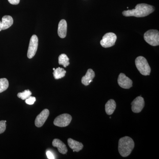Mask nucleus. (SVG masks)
<instances>
[{
  "label": "nucleus",
  "mask_w": 159,
  "mask_h": 159,
  "mask_svg": "<svg viewBox=\"0 0 159 159\" xmlns=\"http://www.w3.org/2000/svg\"><path fill=\"white\" fill-rule=\"evenodd\" d=\"M13 23V20L11 16L9 15H6L3 16L1 22L0 29L2 30H6L9 29Z\"/></svg>",
  "instance_id": "ddd939ff"
},
{
  "label": "nucleus",
  "mask_w": 159,
  "mask_h": 159,
  "mask_svg": "<svg viewBox=\"0 0 159 159\" xmlns=\"http://www.w3.org/2000/svg\"><path fill=\"white\" fill-rule=\"evenodd\" d=\"M0 27H1V21H0Z\"/></svg>",
  "instance_id": "a878e982"
},
{
  "label": "nucleus",
  "mask_w": 159,
  "mask_h": 159,
  "mask_svg": "<svg viewBox=\"0 0 159 159\" xmlns=\"http://www.w3.org/2000/svg\"><path fill=\"white\" fill-rule=\"evenodd\" d=\"M67 30V24L65 20H61L58 24V36L61 38H65L66 36Z\"/></svg>",
  "instance_id": "9b49d317"
},
{
  "label": "nucleus",
  "mask_w": 159,
  "mask_h": 159,
  "mask_svg": "<svg viewBox=\"0 0 159 159\" xmlns=\"http://www.w3.org/2000/svg\"><path fill=\"white\" fill-rule=\"evenodd\" d=\"M135 65L138 70L142 75L148 76L150 75L151 68L146 58L142 56H139L135 59Z\"/></svg>",
  "instance_id": "7ed1b4c3"
},
{
  "label": "nucleus",
  "mask_w": 159,
  "mask_h": 159,
  "mask_svg": "<svg viewBox=\"0 0 159 159\" xmlns=\"http://www.w3.org/2000/svg\"><path fill=\"white\" fill-rule=\"evenodd\" d=\"M67 142L69 147L73 149L74 152H78L83 148V145L81 142H77L72 139H68Z\"/></svg>",
  "instance_id": "2eb2a0df"
},
{
  "label": "nucleus",
  "mask_w": 159,
  "mask_h": 159,
  "mask_svg": "<svg viewBox=\"0 0 159 159\" xmlns=\"http://www.w3.org/2000/svg\"><path fill=\"white\" fill-rule=\"evenodd\" d=\"M116 107V104L114 99H111L109 100L106 103L105 111L107 114L111 115L113 113Z\"/></svg>",
  "instance_id": "dca6fc26"
},
{
  "label": "nucleus",
  "mask_w": 159,
  "mask_h": 159,
  "mask_svg": "<svg viewBox=\"0 0 159 159\" xmlns=\"http://www.w3.org/2000/svg\"><path fill=\"white\" fill-rule=\"evenodd\" d=\"M69 60L70 59L66 54H61L58 57V63L60 65L63 66L65 68L66 67L70 65Z\"/></svg>",
  "instance_id": "a211bd4d"
},
{
  "label": "nucleus",
  "mask_w": 159,
  "mask_h": 159,
  "mask_svg": "<svg viewBox=\"0 0 159 159\" xmlns=\"http://www.w3.org/2000/svg\"><path fill=\"white\" fill-rule=\"evenodd\" d=\"M72 119V116L69 114H62L55 118L54 124L58 127H66L70 123Z\"/></svg>",
  "instance_id": "423d86ee"
},
{
  "label": "nucleus",
  "mask_w": 159,
  "mask_h": 159,
  "mask_svg": "<svg viewBox=\"0 0 159 159\" xmlns=\"http://www.w3.org/2000/svg\"><path fill=\"white\" fill-rule=\"evenodd\" d=\"M6 129V122L4 120L0 121V134H2Z\"/></svg>",
  "instance_id": "4be33fe9"
},
{
  "label": "nucleus",
  "mask_w": 159,
  "mask_h": 159,
  "mask_svg": "<svg viewBox=\"0 0 159 159\" xmlns=\"http://www.w3.org/2000/svg\"><path fill=\"white\" fill-rule=\"evenodd\" d=\"M53 70H54H54H55V68H53Z\"/></svg>",
  "instance_id": "393cba45"
},
{
  "label": "nucleus",
  "mask_w": 159,
  "mask_h": 159,
  "mask_svg": "<svg viewBox=\"0 0 159 159\" xmlns=\"http://www.w3.org/2000/svg\"><path fill=\"white\" fill-rule=\"evenodd\" d=\"M95 77V72L92 69H89L85 76L82 77L81 79V83L85 86L89 85L91 82L93 81V79Z\"/></svg>",
  "instance_id": "f8f14e48"
},
{
  "label": "nucleus",
  "mask_w": 159,
  "mask_h": 159,
  "mask_svg": "<svg viewBox=\"0 0 159 159\" xmlns=\"http://www.w3.org/2000/svg\"><path fill=\"white\" fill-rule=\"evenodd\" d=\"M52 145L58 149L60 153L65 154L67 152L68 149L64 143L58 139H54L52 142Z\"/></svg>",
  "instance_id": "4468645a"
},
{
  "label": "nucleus",
  "mask_w": 159,
  "mask_h": 159,
  "mask_svg": "<svg viewBox=\"0 0 159 159\" xmlns=\"http://www.w3.org/2000/svg\"><path fill=\"white\" fill-rule=\"evenodd\" d=\"M117 40V36L115 33L108 32L104 34L100 41L101 45L104 48H109L115 44Z\"/></svg>",
  "instance_id": "39448f33"
},
{
  "label": "nucleus",
  "mask_w": 159,
  "mask_h": 159,
  "mask_svg": "<svg viewBox=\"0 0 159 159\" xmlns=\"http://www.w3.org/2000/svg\"><path fill=\"white\" fill-rule=\"evenodd\" d=\"M49 114H50V112L49 110L47 109L43 110L35 119V122H34L35 126L37 127H41L42 126L48 119Z\"/></svg>",
  "instance_id": "9d476101"
},
{
  "label": "nucleus",
  "mask_w": 159,
  "mask_h": 159,
  "mask_svg": "<svg viewBox=\"0 0 159 159\" xmlns=\"http://www.w3.org/2000/svg\"><path fill=\"white\" fill-rule=\"evenodd\" d=\"M119 85L122 88L129 89L132 87L133 81L129 77H126L125 74L121 73L119 74L118 79Z\"/></svg>",
  "instance_id": "1a4fd4ad"
},
{
  "label": "nucleus",
  "mask_w": 159,
  "mask_h": 159,
  "mask_svg": "<svg viewBox=\"0 0 159 159\" xmlns=\"http://www.w3.org/2000/svg\"><path fill=\"white\" fill-rule=\"evenodd\" d=\"M66 73V72L64 69L58 67L54 70L53 75L55 79H61L65 76Z\"/></svg>",
  "instance_id": "f3484780"
},
{
  "label": "nucleus",
  "mask_w": 159,
  "mask_h": 159,
  "mask_svg": "<svg viewBox=\"0 0 159 159\" xmlns=\"http://www.w3.org/2000/svg\"><path fill=\"white\" fill-rule=\"evenodd\" d=\"M39 39L38 38L35 34L31 36L29 43V49H28V58L31 59L34 57L36 52H37L38 47Z\"/></svg>",
  "instance_id": "0eeeda50"
},
{
  "label": "nucleus",
  "mask_w": 159,
  "mask_h": 159,
  "mask_svg": "<svg viewBox=\"0 0 159 159\" xmlns=\"http://www.w3.org/2000/svg\"><path fill=\"white\" fill-rule=\"evenodd\" d=\"M134 147V142L130 137L125 136L119 139L118 149L121 156L124 157H128L130 154Z\"/></svg>",
  "instance_id": "f03ea898"
},
{
  "label": "nucleus",
  "mask_w": 159,
  "mask_h": 159,
  "mask_svg": "<svg viewBox=\"0 0 159 159\" xmlns=\"http://www.w3.org/2000/svg\"><path fill=\"white\" fill-rule=\"evenodd\" d=\"M46 154H47V157H48V159H55V157L53 154V153L51 152L50 151H48L46 152Z\"/></svg>",
  "instance_id": "5701e85b"
},
{
  "label": "nucleus",
  "mask_w": 159,
  "mask_h": 159,
  "mask_svg": "<svg viewBox=\"0 0 159 159\" xmlns=\"http://www.w3.org/2000/svg\"><path fill=\"white\" fill-rule=\"evenodd\" d=\"M132 111L134 113L140 112L145 106V101L143 97H136L131 102Z\"/></svg>",
  "instance_id": "6e6552de"
},
{
  "label": "nucleus",
  "mask_w": 159,
  "mask_h": 159,
  "mask_svg": "<svg viewBox=\"0 0 159 159\" xmlns=\"http://www.w3.org/2000/svg\"><path fill=\"white\" fill-rule=\"evenodd\" d=\"M9 83L8 80L6 78L0 79V93H2L7 89L9 87Z\"/></svg>",
  "instance_id": "6ab92c4d"
},
{
  "label": "nucleus",
  "mask_w": 159,
  "mask_h": 159,
  "mask_svg": "<svg viewBox=\"0 0 159 159\" xmlns=\"http://www.w3.org/2000/svg\"><path fill=\"white\" fill-rule=\"evenodd\" d=\"M35 101H36L35 97H31V96H30L29 98L25 99L26 103L27 104H29V105H32V104H34Z\"/></svg>",
  "instance_id": "412c9836"
},
{
  "label": "nucleus",
  "mask_w": 159,
  "mask_h": 159,
  "mask_svg": "<svg viewBox=\"0 0 159 159\" xmlns=\"http://www.w3.org/2000/svg\"><path fill=\"white\" fill-rule=\"evenodd\" d=\"M144 39L148 44L152 46L159 45V32L157 30H149L144 34Z\"/></svg>",
  "instance_id": "20e7f679"
},
{
  "label": "nucleus",
  "mask_w": 159,
  "mask_h": 159,
  "mask_svg": "<svg viewBox=\"0 0 159 159\" xmlns=\"http://www.w3.org/2000/svg\"><path fill=\"white\" fill-rule=\"evenodd\" d=\"M11 5H17L20 3V0H8Z\"/></svg>",
  "instance_id": "b1692460"
},
{
  "label": "nucleus",
  "mask_w": 159,
  "mask_h": 159,
  "mask_svg": "<svg viewBox=\"0 0 159 159\" xmlns=\"http://www.w3.org/2000/svg\"><path fill=\"white\" fill-rule=\"evenodd\" d=\"M155 10L154 7L148 4H138L134 9L125 10L123 11L122 14L124 16H135L136 17H143L149 15Z\"/></svg>",
  "instance_id": "f257e3e1"
},
{
  "label": "nucleus",
  "mask_w": 159,
  "mask_h": 159,
  "mask_svg": "<svg viewBox=\"0 0 159 159\" xmlns=\"http://www.w3.org/2000/svg\"><path fill=\"white\" fill-rule=\"evenodd\" d=\"M31 92L29 90H25L22 93H19L17 94V97L22 100H25L31 96Z\"/></svg>",
  "instance_id": "aec40b11"
}]
</instances>
